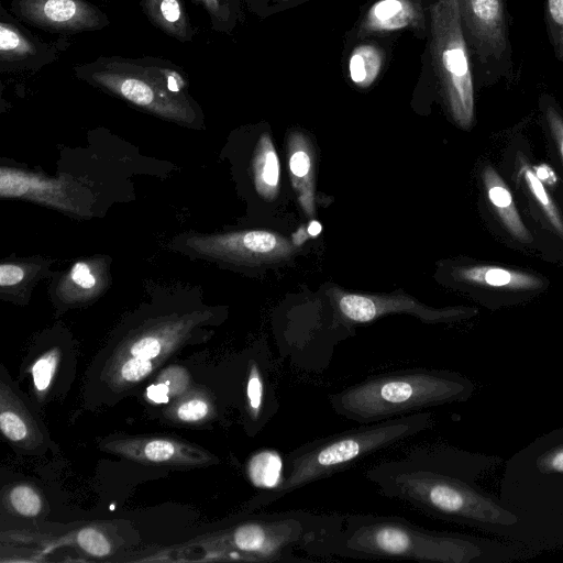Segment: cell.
Masks as SVG:
<instances>
[{
	"instance_id": "1",
	"label": "cell",
	"mask_w": 563,
	"mask_h": 563,
	"mask_svg": "<svg viewBox=\"0 0 563 563\" xmlns=\"http://www.w3.org/2000/svg\"><path fill=\"white\" fill-rule=\"evenodd\" d=\"M364 476L383 496L433 518L479 526L518 521L516 515L459 475L444 448L416 445L397 459L373 465Z\"/></svg>"
},
{
	"instance_id": "2",
	"label": "cell",
	"mask_w": 563,
	"mask_h": 563,
	"mask_svg": "<svg viewBox=\"0 0 563 563\" xmlns=\"http://www.w3.org/2000/svg\"><path fill=\"white\" fill-rule=\"evenodd\" d=\"M300 551L313 558L440 563H470L482 554L470 538L378 515H345L341 527L307 542Z\"/></svg>"
},
{
	"instance_id": "3",
	"label": "cell",
	"mask_w": 563,
	"mask_h": 563,
	"mask_svg": "<svg viewBox=\"0 0 563 563\" xmlns=\"http://www.w3.org/2000/svg\"><path fill=\"white\" fill-rule=\"evenodd\" d=\"M433 415L419 411L311 440L284 459L279 483L257 495L250 509L273 504L289 493L346 470L358 461L429 430Z\"/></svg>"
},
{
	"instance_id": "4",
	"label": "cell",
	"mask_w": 563,
	"mask_h": 563,
	"mask_svg": "<svg viewBox=\"0 0 563 563\" xmlns=\"http://www.w3.org/2000/svg\"><path fill=\"white\" fill-rule=\"evenodd\" d=\"M473 391L474 384L459 373L416 367L373 375L328 399L336 415L367 424L465 401Z\"/></svg>"
},
{
	"instance_id": "5",
	"label": "cell",
	"mask_w": 563,
	"mask_h": 563,
	"mask_svg": "<svg viewBox=\"0 0 563 563\" xmlns=\"http://www.w3.org/2000/svg\"><path fill=\"white\" fill-rule=\"evenodd\" d=\"M345 515L302 509L261 514L241 519L219 537L222 549L255 562L300 561L294 550L342 526Z\"/></svg>"
},
{
	"instance_id": "6",
	"label": "cell",
	"mask_w": 563,
	"mask_h": 563,
	"mask_svg": "<svg viewBox=\"0 0 563 563\" xmlns=\"http://www.w3.org/2000/svg\"><path fill=\"white\" fill-rule=\"evenodd\" d=\"M80 73L95 85L151 112L183 121L192 118L186 79L174 67L112 57L99 59Z\"/></svg>"
},
{
	"instance_id": "7",
	"label": "cell",
	"mask_w": 563,
	"mask_h": 563,
	"mask_svg": "<svg viewBox=\"0 0 563 563\" xmlns=\"http://www.w3.org/2000/svg\"><path fill=\"white\" fill-rule=\"evenodd\" d=\"M430 53L448 109L463 129L474 121V77L462 29L459 0H437L430 8Z\"/></svg>"
},
{
	"instance_id": "8",
	"label": "cell",
	"mask_w": 563,
	"mask_h": 563,
	"mask_svg": "<svg viewBox=\"0 0 563 563\" xmlns=\"http://www.w3.org/2000/svg\"><path fill=\"white\" fill-rule=\"evenodd\" d=\"M473 77L483 84L512 79L514 60L505 0H459Z\"/></svg>"
},
{
	"instance_id": "9",
	"label": "cell",
	"mask_w": 563,
	"mask_h": 563,
	"mask_svg": "<svg viewBox=\"0 0 563 563\" xmlns=\"http://www.w3.org/2000/svg\"><path fill=\"white\" fill-rule=\"evenodd\" d=\"M190 329L185 321H174L126 336L106 356L99 377L114 393L136 386L185 344Z\"/></svg>"
},
{
	"instance_id": "10",
	"label": "cell",
	"mask_w": 563,
	"mask_h": 563,
	"mask_svg": "<svg viewBox=\"0 0 563 563\" xmlns=\"http://www.w3.org/2000/svg\"><path fill=\"white\" fill-rule=\"evenodd\" d=\"M329 294L340 318L346 324H363L393 313L411 314L423 322L438 323L455 321L472 316L468 308L435 309L423 305L408 295H367L353 294L340 289Z\"/></svg>"
},
{
	"instance_id": "11",
	"label": "cell",
	"mask_w": 563,
	"mask_h": 563,
	"mask_svg": "<svg viewBox=\"0 0 563 563\" xmlns=\"http://www.w3.org/2000/svg\"><path fill=\"white\" fill-rule=\"evenodd\" d=\"M99 448L144 464L195 468L219 463L218 456L211 452L173 437L109 435L100 441Z\"/></svg>"
},
{
	"instance_id": "12",
	"label": "cell",
	"mask_w": 563,
	"mask_h": 563,
	"mask_svg": "<svg viewBox=\"0 0 563 563\" xmlns=\"http://www.w3.org/2000/svg\"><path fill=\"white\" fill-rule=\"evenodd\" d=\"M0 429L2 435L19 449L41 452L46 448L47 435L43 424L3 366L0 374Z\"/></svg>"
},
{
	"instance_id": "13",
	"label": "cell",
	"mask_w": 563,
	"mask_h": 563,
	"mask_svg": "<svg viewBox=\"0 0 563 563\" xmlns=\"http://www.w3.org/2000/svg\"><path fill=\"white\" fill-rule=\"evenodd\" d=\"M18 12L42 29L58 32L95 30L102 20L99 11L84 0H18Z\"/></svg>"
},
{
	"instance_id": "14",
	"label": "cell",
	"mask_w": 563,
	"mask_h": 563,
	"mask_svg": "<svg viewBox=\"0 0 563 563\" xmlns=\"http://www.w3.org/2000/svg\"><path fill=\"white\" fill-rule=\"evenodd\" d=\"M217 250L249 263H274L290 257L296 247L284 235L268 230H249L218 238Z\"/></svg>"
},
{
	"instance_id": "15",
	"label": "cell",
	"mask_w": 563,
	"mask_h": 563,
	"mask_svg": "<svg viewBox=\"0 0 563 563\" xmlns=\"http://www.w3.org/2000/svg\"><path fill=\"white\" fill-rule=\"evenodd\" d=\"M275 387L264 356H251L244 382V413L250 434L257 433L278 410Z\"/></svg>"
},
{
	"instance_id": "16",
	"label": "cell",
	"mask_w": 563,
	"mask_h": 563,
	"mask_svg": "<svg viewBox=\"0 0 563 563\" xmlns=\"http://www.w3.org/2000/svg\"><path fill=\"white\" fill-rule=\"evenodd\" d=\"M421 8L412 0H379L368 10L360 27V35L387 33L405 27H417L422 19Z\"/></svg>"
},
{
	"instance_id": "17",
	"label": "cell",
	"mask_w": 563,
	"mask_h": 563,
	"mask_svg": "<svg viewBox=\"0 0 563 563\" xmlns=\"http://www.w3.org/2000/svg\"><path fill=\"white\" fill-rule=\"evenodd\" d=\"M289 170L298 202L309 217L314 213L313 151L308 139L295 131L288 137Z\"/></svg>"
},
{
	"instance_id": "18",
	"label": "cell",
	"mask_w": 563,
	"mask_h": 563,
	"mask_svg": "<svg viewBox=\"0 0 563 563\" xmlns=\"http://www.w3.org/2000/svg\"><path fill=\"white\" fill-rule=\"evenodd\" d=\"M164 417L176 424H202L217 415L212 396L201 388H189L175 398L163 411Z\"/></svg>"
},
{
	"instance_id": "19",
	"label": "cell",
	"mask_w": 563,
	"mask_h": 563,
	"mask_svg": "<svg viewBox=\"0 0 563 563\" xmlns=\"http://www.w3.org/2000/svg\"><path fill=\"white\" fill-rule=\"evenodd\" d=\"M254 184L258 195L265 200H274L279 191V158L271 139L264 133L258 139L253 157Z\"/></svg>"
},
{
	"instance_id": "20",
	"label": "cell",
	"mask_w": 563,
	"mask_h": 563,
	"mask_svg": "<svg viewBox=\"0 0 563 563\" xmlns=\"http://www.w3.org/2000/svg\"><path fill=\"white\" fill-rule=\"evenodd\" d=\"M483 179L489 201L508 231L518 240L530 242L532 238L521 221L511 194L499 175L492 167H486L483 172Z\"/></svg>"
},
{
	"instance_id": "21",
	"label": "cell",
	"mask_w": 563,
	"mask_h": 563,
	"mask_svg": "<svg viewBox=\"0 0 563 563\" xmlns=\"http://www.w3.org/2000/svg\"><path fill=\"white\" fill-rule=\"evenodd\" d=\"M456 278L463 282L511 289H532L540 286V279L515 271L494 266H472L456 271Z\"/></svg>"
},
{
	"instance_id": "22",
	"label": "cell",
	"mask_w": 563,
	"mask_h": 563,
	"mask_svg": "<svg viewBox=\"0 0 563 563\" xmlns=\"http://www.w3.org/2000/svg\"><path fill=\"white\" fill-rule=\"evenodd\" d=\"M143 8L164 33L181 42L190 40L191 29L181 0H143Z\"/></svg>"
},
{
	"instance_id": "23",
	"label": "cell",
	"mask_w": 563,
	"mask_h": 563,
	"mask_svg": "<svg viewBox=\"0 0 563 563\" xmlns=\"http://www.w3.org/2000/svg\"><path fill=\"white\" fill-rule=\"evenodd\" d=\"M383 66L382 51L372 44L354 48L349 62L352 81L362 88L369 87L377 78Z\"/></svg>"
},
{
	"instance_id": "24",
	"label": "cell",
	"mask_w": 563,
	"mask_h": 563,
	"mask_svg": "<svg viewBox=\"0 0 563 563\" xmlns=\"http://www.w3.org/2000/svg\"><path fill=\"white\" fill-rule=\"evenodd\" d=\"M62 364V351L51 347L35 357L27 372L32 375L35 396L44 400L54 385Z\"/></svg>"
},
{
	"instance_id": "25",
	"label": "cell",
	"mask_w": 563,
	"mask_h": 563,
	"mask_svg": "<svg viewBox=\"0 0 563 563\" xmlns=\"http://www.w3.org/2000/svg\"><path fill=\"white\" fill-rule=\"evenodd\" d=\"M247 474L254 485L271 489L275 487L283 474V464L278 455L264 451L254 455L247 464Z\"/></svg>"
},
{
	"instance_id": "26",
	"label": "cell",
	"mask_w": 563,
	"mask_h": 563,
	"mask_svg": "<svg viewBox=\"0 0 563 563\" xmlns=\"http://www.w3.org/2000/svg\"><path fill=\"white\" fill-rule=\"evenodd\" d=\"M34 53L35 47L16 26L4 21L0 23V60L2 63L21 60Z\"/></svg>"
},
{
	"instance_id": "27",
	"label": "cell",
	"mask_w": 563,
	"mask_h": 563,
	"mask_svg": "<svg viewBox=\"0 0 563 563\" xmlns=\"http://www.w3.org/2000/svg\"><path fill=\"white\" fill-rule=\"evenodd\" d=\"M4 500L14 514L34 518L43 511L44 500L35 487L30 484H16L4 495Z\"/></svg>"
},
{
	"instance_id": "28",
	"label": "cell",
	"mask_w": 563,
	"mask_h": 563,
	"mask_svg": "<svg viewBox=\"0 0 563 563\" xmlns=\"http://www.w3.org/2000/svg\"><path fill=\"white\" fill-rule=\"evenodd\" d=\"M520 172L530 194L536 199L555 231L563 238V220L540 178L528 166H522Z\"/></svg>"
},
{
	"instance_id": "29",
	"label": "cell",
	"mask_w": 563,
	"mask_h": 563,
	"mask_svg": "<svg viewBox=\"0 0 563 563\" xmlns=\"http://www.w3.org/2000/svg\"><path fill=\"white\" fill-rule=\"evenodd\" d=\"M544 21L553 52L563 64V0H544Z\"/></svg>"
},
{
	"instance_id": "30",
	"label": "cell",
	"mask_w": 563,
	"mask_h": 563,
	"mask_svg": "<svg viewBox=\"0 0 563 563\" xmlns=\"http://www.w3.org/2000/svg\"><path fill=\"white\" fill-rule=\"evenodd\" d=\"M76 541L79 548L87 554L102 558L111 553L109 539L96 528H84L78 531Z\"/></svg>"
},
{
	"instance_id": "31",
	"label": "cell",
	"mask_w": 563,
	"mask_h": 563,
	"mask_svg": "<svg viewBox=\"0 0 563 563\" xmlns=\"http://www.w3.org/2000/svg\"><path fill=\"white\" fill-rule=\"evenodd\" d=\"M157 380L167 386L172 401L190 388L188 373L178 366H170L168 369L162 372Z\"/></svg>"
},
{
	"instance_id": "32",
	"label": "cell",
	"mask_w": 563,
	"mask_h": 563,
	"mask_svg": "<svg viewBox=\"0 0 563 563\" xmlns=\"http://www.w3.org/2000/svg\"><path fill=\"white\" fill-rule=\"evenodd\" d=\"M543 110L547 123L563 159V115L549 97L544 98Z\"/></svg>"
},
{
	"instance_id": "33",
	"label": "cell",
	"mask_w": 563,
	"mask_h": 563,
	"mask_svg": "<svg viewBox=\"0 0 563 563\" xmlns=\"http://www.w3.org/2000/svg\"><path fill=\"white\" fill-rule=\"evenodd\" d=\"M537 468L542 474L563 473V443L541 454L537 460Z\"/></svg>"
},
{
	"instance_id": "34",
	"label": "cell",
	"mask_w": 563,
	"mask_h": 563,
	"mask_svg": "<svg viewBox=\"0 0 563 563\" xmlns=\"http://www.w3.org/2000/svg\"><path fill=\"white\" fill-rule=\"evenodd\" d=\"M70 277L74 283L85 289L92 288L96 285V278L90 273L89 266L84 262H78L74 265Z\"/></svg>"
},
{
	"instance_id": "35",
	"label": "cell",
	"mask_w": 563,
	"mask_h": 563,
	"mask_svg": "<svg viewBox=\"0 0 563 563\" xmlns=\"http://www.w3.org/2000/svg\"><path fill=\"white\" fill-rule=\"evenodd\" d=\"M23 269L14 264H2L0 266V285L2 287L13 286L22 280Z\"/></svg>"
},
{
	"instance_id": "36",
	"label": "cell",
	"mask_w": 563,
	"mask_h": 563,
	"mask_svg": "<svg viewBox=\"0 0 563 563\" xmlns=\"http://www.w3.org/2000/svg\"><path fill=\"white\" fill-rule=\"evenodd\" d=\"M214 18L220 19L223 14V7L221 0H198Z\"/></svg>"
},
{
	"instance_id": "37",
	"label": "cell",
	"mask_w": 563,
	"mask_h": 563,
	"mask_svg": "<svg viewBox=\"0 0 563 563\" xmlns=\"http://www.w3.org/2000/svg\"><path fill=\"white\" fill-rule=\"evenodd\" d=\"M320 231H321V225L317 221H313L310 223V225L308 228V232L311 235H317Z\"/></svg>"
},
{
	"instance_id": "38",
	"label": "cell",
	"mask_w": 563,
	"mask_h": 563,
	"mask_svg": "<svg viewBox=\"0 0 563 563\" xmlns=\"http://www.w3.org/2000/svg\"><path fill=\"white\" fill-rule=\"evenodd\" d=\"M287 1V0H286Z\"/></svg>"
}]
</instances>
